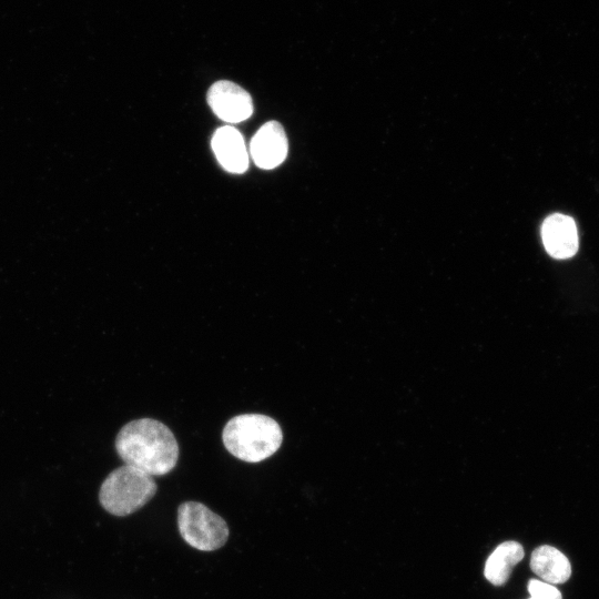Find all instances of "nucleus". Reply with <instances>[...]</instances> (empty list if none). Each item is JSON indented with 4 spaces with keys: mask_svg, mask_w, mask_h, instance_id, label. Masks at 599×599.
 Returning a JSON list of instances; mask_svg holds the SVG:
<instances>
[{
    "mask_svg": "<svg viewBox=\"0 0 599 599\" xmlns=\"http://www.w3.org/2000/svg\"><path fill=\"white\" fill-rule=\"evenodd\" d=\"M222 440L227 451L246 463H258L275 454L282 445L280 424L263 414H242L223 428Z\"/></svg>",
    "mask_w": 599,
    "mask_h": 599,
    "instance_id": "2",
    "label": "nucleus"
},
{
    "mask_svg": "<svg viewBox=\"0 0 599 599\" xmlns=\"http://www.w3.org/2000/svg\"><path fill=\"white\" fill-rule=\"evenodd\" d=\"M152 476L124 464L111 471L101 485L102 507L114 516H128L142 508L156 493Z\"/></svg>",
    "mask_w": 599,
    "mask_h": 599,
    "instance_id": "3",
    "label": "nucleus"
},
{
    "mask_svg": "<svg viewBox=\"0 0 599 599\" xmlns=\"http://www.w3.org/2000/svg\"><path fill=\"white\" fill-rule=\"evenodd\" d=\"M528 592L529 599H561V593L555 586L541 580H530Z\"/></svg>",
    "mask_w": 599,
    "mask_h": 599,
    "instance_id": "11",
    "label": "nucleus"
},
{
    "mask_svg": "<svg viewBox=\"0 0 599 599\" xmlns=\"http://www.w3.org/2000/svg\"><path fill=\"white\" fill-rule=\"evenodd\" d=\"M287 138L282 124L268 121L254 134L250 143V154L254 163L264 170L278 166L286 158Z\"/></svg>",
    "mask_w": 599,
    "mask_h": 599,
    "instance_id": "7",
    "label": "nucleus"
},
{
    "mask_svg": "<svg viewBox=\"0 0 599 599\" xmlns=\"http://www.w3.org/2000/svg\"><path fill=\"white\" fill-rule=\"evenodd\" d=\"M213 152L224 170L243 173L248 167V153L242 134L233 126L219 128L212 138Z\"/></svg>",
    "mask_w": 599,
    "mask_h": 599,
    "instance_id": "8",
    "label": "nucleus"
},
{
    "mask_svg": "<svg viewBox=\"0 0 599 599\" xmlns=\"http://www.w3.org/2000/svg\"><path fill=\"white\" fill-rule=\"evenodd\" d=\"M115 450L124 464L150 476L169 474L179 459V445L172 430L152 418L125 424L115 437Z\"/></svg>",
    "mask_w": 599,
    "mask_h": 599,
    "instance_id": "1",
    "label": "nucleus"
},
{
    "mask_svg": "<svg viewBox=\"0 0 599 599\" xmlns=\"http://www.w3.org/2000/svg\"><path fill=\"white\" fill-rule=\"evenodd\" d=\"M212 111L223 121L238 123L253 113L250 93L242 87L227 80L213 83L206 94Z\"/></svg>",
    "mask_w": 599,
    "mask_h": 599,
    "instance_id": "5",
    "label": "nucleus"
},
{
    "mask_svg": "<svg viewBox=\"0 0 599 599\" xmlns=\"http://www.w3.org/2000/svg\"><path fill=\"white\" fill-rule=\"evenodd\" d=\"M541 240L546 252L556 260L572 257L579 248L575 220L562 213L548 215L541 224Z\"/></svg>",
    "mask_w": 599,
    "mask_h": 599,
    "instance_id": "6",
    "label": "nucleus"
},
{
    "mask_svg": "<svg viewBox=\"0 0 599 599\" xmlns=\"http://www.w3.org/2000/svg\"><path fill=\"white\" fill-rule=\"evenodd\" d=\"M524 555L522 546L517 541L510 540L500 544L486 561L484 569L486 579L495 586L506 583L512 568L522 559Z\"/></svg>",
    "mask_w": 599,
    "mask_h": 599,
    "instance_id": "10",
    "label": "nucleus"
},
{
    "mask_svg": "<svg viewBox=\"0 0 599 599\" xmlns=\"http://www.w3.org/2000/svg\"><path fill=\"white\" fill-rule=\"evenodd\" d=\"M531 570L548 583H562L571 575L570 562L567 557L551 546L536 548L530 558Z\"/></svg>",
    "mask_w": 599,
    "mask_h": 599,
    "instance_id": "9",
    "label": "nucleus"
},
{
    "mask_svg": "<svg viewBox=\"0 0 599 599\" xmlns=\"http://www.w3.org/2000/svg\"><path fill=\"white\" fill-rule=\"evenodd\" d=\"M177 526L182 538L193 548L212 551L229 538L225 520L199 501H185L177 509Z\"/></svg>",
    "mask_w": 599,
    "mask_h": 599,
    "instance_id": "4",
    "label": "nucleus"
}]
</instances>
